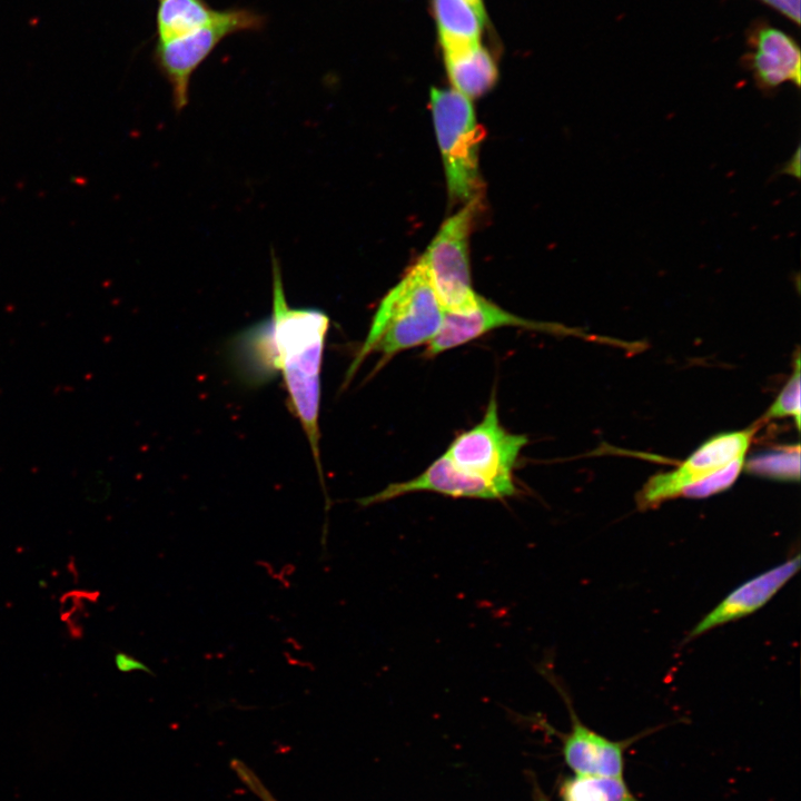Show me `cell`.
<instances>
[{
	"mask_svg": "<svg viewBox=\"0 0 801 801\" xmlns=\"http://www.w3.org/2000/svg\"><path fill=\"white\" fill-rule=\"evenodd\" d=\"M444 65L455 90L468 99L488 92L497 82V62L481 43L443 50Z\"/></svg>",
	"mask_w": 801,
	"mask_h": 801,
	"instance_id": "13",
	"label": "cell"
},
{
	"mask_svg": "<svg viewBox=\"0 0 801 801\" xmlns=\"http://www.w3.org/2000/svg\"><path fill=\"white\" fill-rule=\"evenodd\" d=\"M157 41H168L187 36L214 22L221 10L214 9L206 0H157Z\"/></svg>",
	"mask_w": 801,
	"mask_h": 801,
	"instance_id": "15",
	"label": "cell"
},
{
	"mask_svg": "<svg viewBox=\"0 0 801 801\" xmlns=\"http://www.w3.org/2000/svg\"><path fill=\"white\" fill-rule=\"evenodd\" d=\"M115 665L118 671L122 673H129L132 671H142L148 674L155 675L152 670L146 665L145 663L140 662L136 657L125 653V652H117L115 654Z\"/></svg>",
	"mask_w": 801,
	"mask_h": 801,
	"instance_id": "22",
	"label": "cell"
},
{
	"mask_svg": "<svg viewBox=\"0 0 801 801\" xmlns=\"http://www.w3.org/2000/svg\"><path fill=\"white\" fill-rule=\"evenodd\" d=\"M572 726L564 738L563 755L576 775L623 778L624 743L584 725L570 706Z\"/></svg>",
	"mask_w": 801,
	"mask_h": 801,
	"instance_id": "12",
	"label": "cell"
},
{
	"mask_svg": "<svg viewBox=\"0 0 801 801\" xmlns=\"http://www.w3.org/2000/svg\"><path fill=\"white\" fill-rule=\"evenodd\" d=\"M527 437L506 431L500 423L495 393L483 419L459 434L444 453L458 468L493 483L511 496L517 493L513 469Z\"/></svg>",
	"mask_w": 801,
	"mask_h": 801,
	"instance_id": "6",
	"label": "cell"
},
{
	"mask_svg": "<svg viewBox=\"0 0 801 801\" xmlns=\"http://www.w3.org/2000/svg\"><path fill=\"white\" fill-rule=\"evenodd\" d=\"M415 492H433L456 498L479 500H503L511 496L504 488L462 471L443 454L418 476L404 482L390 483L382 491L357 500V503L365 507Z\"/></svg>",
	"mask_w": 801,
	"mask_h": 801,
	"instance_id": "9",
	"label": "cell"
},
{
	"mask_svg": "<svg viewBox=\"0 0 801 801\" xmlns=\"http://www.w3.org/2000/svg\"><path fill=\"white\" fill-rule=\"evenodd\" d=\"M481 205V198L473 199L449 217L419 259L445 312L465 313L477 305L479 295L472 287L468 245Z\"/></svg>",
	"mask_w": 801,
	"mask_h": 801,
	"instance_id": "4",
	"label": "cell"
},
{
	"mask_svg": "<svg viewBox=\"0 0 801 801\" xmlns=\"http://www.w3.org/2000/svg\"><path fill=\"white\" fill-rule=\"evenodd\" d=\"M744 457L734 459L725 467L705 477L703 481L688 487L683 492L682 496L689 498H704L728 490L735 482L744 467Z\"/></svg>",
	"mask_w": 801,
	"mask_h": 801,
	"instance_id": "18",
	"label": "cell"
},
{
	"mask_svg": "<svg viewBox=\"0 0 801 801\" xmlns=\"http://www.w3.org/2000/svg\"><path fill=\"white\" fill-rule=\"evenodd\" d=\"M501 327H522L548 333L567 332V328L556 324L534 322L514 315L479 296L476 307L468 312H445L442 326L426 345L424 356H436Z\"/></svg>",
	"mask_w": 801,
	"mask_h": 801,
	"instance_id": "10",
	"label": "cell"
},
{
	"mask_svg": "<svg viewBox=\"0 0 801 801\" xmlns=\"http://www.w3.org/2000/svg\"><path fill=\"white\" fill-rule=\"evenodd\" d=\"M560 794L562 801H639L623 778L575 774L563 782Z\"/></svg>",
	"mask_w": 801,
	"mask_h": 801,
	"instance_id": "16",
	"label": "cell"
},
{
	"mask_svg": "<svg viewBox=\"0 0 801 801\" xmlns=\"http://www.w3.org/2000/svg\"><path fill=\"white\" fill-rule=\"evenodd\" d=\"M751 473L781 481H799L800 447L788 446L780 451L752 457L746 463Z\"/></svg>",
	"mask_w": 801,
	"mask_h": 801,
	"instance_id": "17",
	"label": "cell"
},
{
	"mask_svg": "<svg viewBox=\"0 0 801 801\" xmlns=\"http://www.w3.org/2000/svg\"><path fill=\"white\" fill-rule=\"evenodd\" d=\"M231 768L248 789L258 797L260 801H278L264 785L261 780L241 761L234 760Z\"/></svg>",
	"mask_w": 801,
	"mask_h": 801,
	"instance_id": "20",
	"label": "cell"
},
{
	"mask_svg": "<svg viewBox=\"0 0 801 801\" xmlns=\"http://www.w3.org/2000/svg\"><path fill=\"white\" fill-rule=\"evenodd\" d=\"M266 17L248 8H229L220 11L211 23L187 36L157 41L154 60L171 88L172 105L180 112L189 100L192 73L225 38L245 31H260Z\"/></svg>",
	"mask_w": 801,
	"mask_h": 801,
	"instance_id": "5",
	"label": "cell"
},
{
	"mask_svg": "<svg viewBox=\"0 0 801 801\" xmlns=\"http://www.w3.org/2000/svg\"><path fill=\"white\" fill-rule=\"evenodd\" d=\"M442 307L424 264L418 260L382 299L366 338L345 375L346 387L370 354L380 356L377 369L398 353L427 345L439 330Z\"/></svg>",
	"mask_w": 801,
	"mask_h": 801,
	"instance_id": "2",
	"label": "cell"
},
{
	"mask_svg": "<svg viewBox=\"0 0 801 801\" xmlns=\"http://www.w3.org/2000/svg\"><path fill=\"white\" fill-rule=\"evenodd\" d=\"M429 100L451 199L466 204L481 198L478 154L485 134L471 99L454 88H432Z\"/></svg>",
	"mask_w": 801,
	"mask_h": 801,
	"instance_id": "3",
	"label": "cell"
},
{
	"mask_svg": "<svg viewBox=\"0 0 801 801\" xmlns=\"http://www.w3.org/2000/svg\"><path fill=\"white\" fill-rule=\"evenodd\" d=\"M800 555L744 582L725 596L691 630L688 640L742 619L765 605L799 571Z\"/></svg>",
	"mask_w": 801,
	"mask_h": 801,
	"instance_id": "11",
	"label": "cell"
},
{
	"mask_svg": "<svg viewBox=\"0 0 801 801\" xmlns=\"http://www.w3.org/2000/svg\"><path fill=\"white\" fill-rule=\"evenodd\" d=\"M793 416L797 426H800V362L795 359L794 372L785 386L770 406L765 414V418H782Z\"/></svg>",
	"mask_w": 801,
	"mask_h": 801,
	"instance_id": "19",
	"label": "cell"
},
{
	"mask_svg": "<svg viewBox=\"0 0 801 801\" xmlns=\"http://www.w3.org/2000/svg\"><path fill=\"white\" fill-rule=\"evenodd\" d=\"M273 305L270 316L239 333L233 342L237 372L259 386L281 373L288 405L310 445L326 494L319 453L320 372L329 317L316 308L288 306L280 267L271 251Z\"/></svg>",
	"mask_w": 801,
	"mask_h": 801,
	"instance_id": "1",
	"label": "cell"
},
{
	"mask_svg": "<svg viewBox=\"0 0 801 801\" xmlns=\"http://www.w3.org/2000/svg\"><path fill=\"white\" fill-rule=\"evenodd\" d=\"M475 9L476 11L486 20L488 21V17L485 10V4L483 0H467Z\"/></svg>",
	"mask_w": 801,
	"mask_h": 801,
	"instance_id": "23",
	"label": "cell"
},
{
	"mask_svg": "<svg viewBox=\"0 0 801 801\" xmlns=\"http://www.w3.org/2000/svg\"><path fill=\"white\" fill-rule=\"evenodd\" d=\"M431 10L442 51L481 43L490 22L467 0H431Z\"/></svg>",
	"mask_w": 801,
	"mask_h": 801,
	"instance_id": "14",
	"label": "cell"
},
{
	"mask_svg": "<svg viewBox=\"0 0 801 801\" xmlns=\"http://www.w3.org/2000/svg\"><path fill=\"white\" fill-rule=\"evenodd\" d=\"M753 435L754 428H746L709 439L675 469L652 476L636 495L639 508H652L680 497L688 487L744 457Z\"/></svg>",
	"mask_w": 801,
	"mask_h": 801,
	"instance_id": "7",
	"label": "cell"
},
{
	"mask_svg": "<svg viewBox=\"0 0 801 801\" xmlns=\"http://www.w3.org/2000/svg\"><path fill=\"white\" fill-rule=\"evenodd\" d=\"M746 46L743 62L759 89L771 91L784 83L800 87L801 51L791 34L759 19L746 30Z\"/></svg>",
	"mask_w": 801,
	"mask_h": 801,
	"instance_id": "8",
	"label": "cell"
},
{
	"mask_svg": "<svg viewBox=\"0 0 801 801\" xmlns=\"http://www.w3.org/2000/svg\"><path fill=\"white\" fill-rule=\"evenodd\" d=\"M800 26V0H758Z\"/></svg>",
	"mask_w": 801,
	"mask_h": 801,
	"instance_id": "21",
	"label": "cell"
}]
</instances>
